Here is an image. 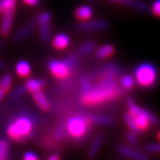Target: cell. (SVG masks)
<instances>
[{
	"instance_id": "1",
	"label": "cell",
	"mask_w": 160,
	"mask_h": 160,
	"mask_svg": "<svg viewBox=\"0 0 160 160\" xmlns=\"http://www.w3.org/2000/svg\"><path fill=\"white\" fill-rule=\"evenodd\" d=\"M120 94L121 90L117 78L113 76H102L95 86H92L87 93L81 95V99L85 104L97 105L115 99Z\"/></svg>"
},
{
	"instance_id": "2",
	"label": "cell",
	"mask_w": 160,
	"mask_h": 160,
	"mask_svg": "<svg viewBox=\"0 0 160 160\" xmlns=\"http://www.w3.org/2000/svg\"><path fill=\"white\" fill-rule=\"evenodd\" d=\"M34 121L29 116H20L10 122L7 127V134L15 141H24L33 132Z\"/></svg>"
},
{
	"instance_id": "3",
	"label": "cell",
	"mask_w": 160,
	"mask_h": 160,
	"mask_svg": "<svg viewBox=\"0 0 160 160\" xmlns=\"http://www.w3.org/2000/svg\"><path fill=\"white\" fill-rule=\"evenodd\" d=\"M127 104H128V112L135 118L136 123L141 131L147 130L150 124L157 125L160 123L159 119L155 115H153L150 111L139 107L132 98L128 99Z\"/></svg>"
},
{
	"instance_id": "4",
	"label": "cell",
	"mask_w": 160,
	"mask_h": 160,
	"mask_svg": "<svg viewBox=\"0 0 160 160\" xmlns=\"http://www.w3.org/2000/svg\"><path fill=\"white\" fill-rule=\"evenodd\" d=\"M134 76L138 85L145 88L153 87L158 80L157 68L152 63H143L136 68Z\"/></svg>"
},
{
	"instance_id": "5",
	"label": "cell",
	"mask_w": 160,
	"mask_h": 160,
	"mask_svg": "<svg viewBox=\"0 0 160 160\" xmlns=\"http://www.w3.org/2000/svg\"><path fill=\"white\" fill-rule=\"evenodd\" d=\"M77 63V57L72 55L64 61L51 60L48 62V68L51 73L59 79H65L71 75Z\"/></svg>"
},
{
	"instance_id": "6",
	"label": "cell",
	"mask_w": 160,
	"mask_h": 160,
	"mask_svg": "<svg viewBox=\"0 0 160 160\" xmlns=\"http://www.w3.org/2000/svg\"><path fill=\"white\" fill-rule=\"evenodd\" d=\"M90 123L91 122L88 116H75L71 118L67 122V129L71 137L79 140L88 133Z\"/></svg>"
},
{
	"instance_id": "7",
	"label": "cell",
	"mask_w": 160,
	"mask_h": 160,
	"mask_svg": "<svg viewBox=\"0 0 160 160\" xmlns=\"http://www.w3.org/2000/svg\"><path fill=\"white\" fill-rule=\"evenodd\" d=\"M50 20H51V16L48 12H44L38 17V23L40 25L41 38L43 42L48 41L50 37Z\"/></svg>"
},
{
	"instance_id": "8",
	"label": "cell",
	"mask_w": 160,
	"mask_h": 160,
	"mask_svg": "<svg viewBox=\"0 0 160 160\" xmlns=\"http://www.w3.org/2000/svg\"><path fill=\"white\" fill-rule=\"evenodd\" d=\"M109 26L105 20H84L77 25V29L80 31H99L107 29Z\"/></svg>"
},
{
	"instance_id": "9",
	"label": "cell",
	"mask_w": 160,
	"mask_h": 160,
	"mask_svg": "<svg viewBox=\"0 0 160 160\" xmlns=\"http://www.w3.org/2000/svg\"><path fill=\"white\" fill-rule=\"evenodd\" d=\"M118 152L122 156L128 157L132 160H148L147 154L137 150H134L133 148H130L128 146L120 145L118 147Z\"/></svg>"
},
{
	"instance_id": "10",
	"label": "cell",
	"mask_w": 160,
	"mask_h": 160,
	"mask_svg": "<svg viewBox=\"0 0 160 160\" xmlns=\"http://www.w3.org/2000/svg\"><path fill=\"white\" fill-rule=\"evenodd\" d=\"M15 10H8L6 12H3V18L0 24V32L3 36H8L9 33L11 32L14 21V17H15Z\"/></svg>"
},
{
	"instance_id": "11",
	"label": "cell",
	"mask_w": 160,
	"mask_h": 160,
	"mask_svg": "<svg viewBox=\"0 0 160 160\" xmlns=\"http://www.w3.org/2000/svg\"><path fill=\"white\" fill-rule=\"evenodd\" d=\"M122 72V68L114 63H109L107 65H105L103 68L99 71V74L100 76H113V77H118L119 75H121Z\"/></svg>"
},
{
	"instance_id": "12",
	"label": "cell",
	"mask_w": 160,
	"mask_h": 160,
	"mask_svg": "<svg viewBox=\"0 0 160 160\" xmlns=\"http://www.w3.org/2000/svg\"><path fill=\"white\" fill-rule=\"evenodd\" d=\"M102 143H103V136L101 134H98L95 137V139L93 140L92 144H91L90 148H89V152H88V157L90 159H93L97 156V154L98 153L100 148L102 146Z\"/></svg>"
},
{
	"instance_id": "13",
	"label": "cell",
	"mask_w": 160,
	"mask_h": 160,
	"mask_svg": "<svg viewBox=\"0 0 160 160\" xmlns=\"http://www.w3.org/2000/svg\"><path fill=\"white\" fill-rule=\"evenodd\" d=\"M32 96H33V99L35 100V102L38 104V106L42 111H48L49 109V107H50L49 101L41 90L32 93Z\"/></svg>"
},
{
	"instance_id": "14",
	"label": "cell",
	"mask_w": 160,
	"mask_h": 160,
	"mask_svg": "<svg viewBox=\"0 0 160 160\" xmlns=\"http://www.w3.org/2000/svg\"><path fill=\"white\" fill-rule=\"evenodd\" d=\"M52 44L53 47L58 49V50H62L68 48V45L70 44V38L67 35V34L61 33L56 35L52 41Z\"/></svg>"
},
{
	"instance_id": "15",
	"label": "cell",
	"mask_w": 160,
	"mask_h": 160,
	"mask_svg": "<svg viewBox=\"0 0 160 160\" xmlns=\"http://www.w3.org/2000/svg\"><path fill=\"white\" fill-rule=\"evenodd\" d=\"M93 15V10L88 5H82L76 9L75 11V17L79 20H88Z\"/></svg>"
},
{
	"instance_id": "16",
	"label": "cell",
	"mask_w": 160,
	"mask_h": 160,
	"mask_svg": "<svg viewBox=\"0 0 160 160\" xmlns=\"http://www.w3.org/2000/svg\"><path fill=\"white\" fill-rule=\"evenodd\" d=\"M16 72L20 77H28L31 73V66L26 61H19L16 66Z\"/></svg>"
},
{
	"instance_id": "17",
	"label": "cell",
	"mask_w": 160,
	"mask_h": 160,
	"mask_svg": "<svg viewBox=\"0 0 160 160\" xmlns=\"http://www.w3.org/2000/svg\"><path fill=\"white\" fill-rule=\"evenodd\" d=\"M115 52V48L111 44H104L98 48L96 52V56L98 59H105L107 57H110Z\"/></svg>"
},
{
	"instance_id": "18",
	"label": "cell",
	"mask_w": 160,
	"mask_h": 160,
	"mask_svg": "<svg viewBox=\"0 0 160 160\" xmlns=\"http://www.w3.org/2000/svg\"><path fill=\"white\" fill-rule=\"evenodd\" d=\"M44 85H45V81L43 79H36V78L29 79L25 83L27 91H29L31 93L36 92V91H40Z\"/></svg>"
},
{
	"instance_id": "19",
	"label": "cell",
	"mask_w": 160,
	"mask_h": 160,
	"mask_svg": "<svg viewBox=\"0 0 160 160\" xmlns=\"http://www.w3.org/2000/svg\"><path fill=\"white\" fill-rule=\"evenodd\" d=\"M96 48V42L94 41H87L77 48V53L80 56H87L92 53Z\"/></svg>"
},
{
	"instance_id": "20",
	"label": "cell",
	"mask_w": 160,
	"mask_h": 160,
	"mask_svg": "<svg viewBox=\"0 0 160 160\" xmlns=\"http://www.w3.org/2000/svg\"><path fill=\"white\" fill-rule=\"evenodd\" d=\"M34 28V22H31V23H28L26 25H24L22 28H20L17 33H16V35H15V40L17 42L18 41H22V40H24L26 37H28L32 30Z\"/></svg>"
},
{
	"instance_id": "21",
	"label": "cell",
	"mask_w": 160,
	"mask_h": 160,
	"mask_svg": "<svg viewBox=\"0 0 160 160\" xmlns=\"http://www.w3.org/2000/svg\"><path fill=\"white\" fill-rule=\"evenodd\" d=\"M91 122H95L101 125H111L113 124V120L105 115H91L88 116Z\"/></svg>"
},
{
	"instance_id": "22",
	"label": "cell",
	"mask_w": 160,
	"mask_h": 160,
	"mask_svg": "<svg viewBox=\"0 0 160 160\" xmlns=\"http://www.w3.org/2000/svg\"><path fill=\"white\" fill-rule=\"evenodd\" d=\"M124 121L127 122V124L128 125L129 129L134 132L135 134H140L142 131L140 130V128H138V125L136 123V121H135V118L131 115L130 113H127L124 115Z\"/></svg>"
},
{
	"instance_id": "23",
	"label": "cell",
	"mask_w": 160,
	"mask_h": 160,
	"mask_svg": "<svg viewBox=\"0 0 160 160\" xmlns=\"http://www.w3.org/2000/svg\"><path fill=\"white\" fill-rule=\"evenodd\" d=\"M122 3L130 8L140 10V11H147L148 10V5L144 1L141 0H123Z\"/></svg>"
},
{
	"instance_id": "24",
	"label": "cell",
	"mask_w": 160,
	"mask_h": 160,
	"mask_svg": "<svg viewBox=\"0 0 160 160\" xmlns=\"http://www.w3.org/2000/svg\"><path fill=\"white\" fill-rule=\"evenodd\" d=\"M10 152V145L7 140L0 139V160H8Z\"/></svg>"
},
{
	"instance_id": "25",
	"label": "cell",
	"mask_w": 160,
	"mask_h": 160,
	"mask_svg": "<svg viewBox=\"0 0 160 160\" xmlns=\"http://www.w3.org/2000/svg\"><path fill=\"white\" fill-rule=\"evenodd\" d=\"M13 77L10 73H5L1 78H0V88H1L5 93H8L12 85Z\"/></svg>"
},
{
	"instance_id": "26",
	"label": "cell",
	"mask_w": 160,
	"mask_h": 160,
	"mask_svg": "<svg viewBox=\"0 0 160 160\" xmlns=\"http://www.w3.org/2000/svg\"><path fill=\"white\" fill-rule=\"evenodd\" d=\"M17 0H0V9L1 12H6L8 10L16 9Z\"/></svg>"
},
{
	"instance_id": "27",
	"label": "cell",
	"mask_w": 160,
	"mask_h": 160,
	"mask_svg": "<svg viewBox=\"0 0 160 160\" xmlns=\"http://www.w3.org/2000/svg\"><path fill=\"white\" fill-rule=\"evenodd\" d=\"M134 82L135 80L131 75H124L122 80H121V84L122 86L123 89H131L134 86Z\"/></svg>"
},
{
	"instance_id": "28",
	"label": "cell",
	"mask_w": 160,
	"mask_h": 160,
	"mask_svg": "<svg viewBox=\"0 0 160 160\" xmlns=\"http://www.w3.org/2000/svg\"><path fill=\"white\" fill-rule=\"evenodd\" d=\"M80 86H81V95L87 93L88 91L92 88V84H91L90 79L87 76H82L80 78Z\"/></svg>"
},
{
	"instance_id": "29",
	"label": "cell",
	"mask_w": 160,
	"mask_h": 160,
	"mask_svg": "<svg viewBox=\"0 0 160 160\" xmlns=\"http://www.w3.org/2000/svg\"><path fill=\"white\" fill-rule=\"evenodd\" d=\"M26 91H27V88H26L25 85L19 86V87H18V88H16V89H14L12 91V93H11V97H12L13 98H17L23 95Z\"/></svg>"
},
{
	"instance_id": "30",
	"label": "cell",
	"mask_w": 160,
	"mask_h": 160,
	"mask_svg": "<svg viewBox=\"0 0 160 160\" xmlns=\"http://www.w3.org/2000/svg\"><path fill=\"white\" fill-rule=\"evenodd\" d=\"M145 151L152 153L160 152V143H152L145 146Z\"/></svg>"
},
{
	"instance_id": "31",
	"label": "cell",
	"mask_w": 160,
	"mask_h": 160,
	"mask_svg": "<svg viewBox=\"0 0 160 160\" xmlns=\"http://www.w3.org/2000/svg\"><path fill=\"white\" fill-rule=\"evenodd\" d=\"M65 130H66V127H65V123H61L58 128H57V130L55 132V137L56 139L58 140H62L64 137H65Z\"/></svg>"
},
{
	"instance_id": "32",
	"label": "cell",
	"mask_w": 160,
	"mask_h": 160,
	"mask_svg": "<svg viewBox=\"0 0 160 160\" xmlns=\"http://www.w3.org/2000/svg\"><path fill=\"white\" fill-rule=\"evenodd\" d=\"M127 139L128 141V143L132 146H136L138 144V139H137V136L134 132H128L127 133Z\"/></svg>"
},
{
	"instance_id": "33",
	"label": "cell",
	"mask_w": 160,
	"mask_h": 160,
	"mask_svg": "<svg viewBox=\"0 0 160 160\" xmlns=\"http://www.w3.org/2000/svg\"><path fill=\"white\" fill-rule=\"evenodd\" d=\"M152 14L155 17H159L160 18V0H155L152 4Z\"/></svg>"
},
{
	"instance_id": "34",
	"label": "cell",
	"mask_w": 160,
	"mask_h": 160,
	"mask_svg": "<svg viewBox=\"0 0 160 160\" xmlns=\"http://www.w3.org/2000/svg\"><path fill=\"white\" fill-rule=\"evenodd\" d=\"M23 160H39L37 154L33 152H27L23 155Z\"/></svg>"
},
{
	"instance_id": "35",
	"label": "cell",
	"mask_w": 160,
	"mask_h": 160,
	"mask_svg": "<svg viewBox=\"0 0 160 160\" xmlns=\"http://www.w3.org/2000/svg\"><path fill=\"white\" fill-rule=\"evenodd\" d=\"M22 1L29 6H37L40 2V0H22Z\"/></svg>"
},
{
	"instance_id": "36",
	"label": "cell",
	"mask_w": 160,
	"mask_h": 160,
	"mask_svg": "<svg viewBox=\"0 0 160 160\" xmlns=\"http://www.w3.org/2000/svg\"><path fill=\"white\" fill-rule=\"evenodd\" d=\"M48 160H60V156L58 154H51L48 158Z\"/></svg>"
},
{
	"instance_id": "37",
	"label": "cell",
	"mask_w": 160,
	"mask_h": 160,
	"mask_svg": "<svg viewBox=\"0 0 160 160\" xmlns=\"http://www.w3.org/2000/svg\"><path fill=\"white\" fill-rule=\"evenodd\" d=\"M4 68H5V63L2 60H0V71L4 70Z\"/></svg>"
},
{
	"instance_id": "38",
	"label": "cell",
	"mask_w": 160,
	"mask_h": 160,
	"mask_svg": "<svg viewBox=\"0 0 160 160\" xmlns=\"http://www.w3.org/2000/svg\"><path fill=\"white\" fill-rule=\"evenodd\" d=\"M4 95H5V92H4V91L1 88H0V100H1L4 98Z\"/></svg>"
},
{
	"instance_id": "39",
	"label": "cell",
	"mask_w": 160,
	"mask_h": 160,
	"mask_svg": "<svg viewBox=\"0 0 160 160\" xmlns=\"http://www.w3.org/2000/svg\"><path fill=\"white\" fill-rule=\"evenodd\" d=\"M2 47H3V45H2L1 42H0V49H1V48H2Z\"/></svg>"
},
{
	"instance_id": "40",
	"label": "cell",
	"mask_w": 160,
	"mask_h": 160,
	"mask_svg": "<svg viewBox=\"0 0 160 160\" xmlns=\"http://www.w3.org/2000/svg\"><path fill=\"white\" fill-rule=\"evenodd\" d=\"M112 1H123V0H112Z\"/></svg>"
},
{
	"instance_id": "41",
	"label": "cell",
	"mask_w": 160,
	"mask_h": 160,
	"mask_svg": "<svg viewBox=\"0 0 160 160\" xmlns=\"http://www.w3.org/2000/svg\"><path fill=\"white\" fill-rule=\"evenodd\" d=\"M158 138H159V140H160V131L158 132Z\"/></svg>"
},
{
	"instance_id": "42",
	"label": "cell",
	"mask_w": 160,
	"mask_h": 160,
	"mask_svg": "<svg viewBox=\"0 0 160 160\" xmlns=\"http://www.w3.org/2000/svg\"><path fill=\"white\" fill-rule=\"evenodd\" d=\"M0 13H1V9H0Z\"/></svg>"
}]
</instances>
